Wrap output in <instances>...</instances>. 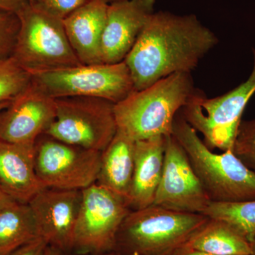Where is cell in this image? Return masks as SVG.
<instances>
[{
  "instance_id": "3957f363",
  "label": "cell",
  "mask_w": 255,
  "mask_h": 255,
  "mask_svg": "<svg viewBox=\"0 0 255 255\" xmlns=\"http://www.w3.org/2000/svg\"><path fill=\"white\" fill-rule=\"evenodd\" d=\"M208 221L203 214L155 205L131 210L119 228L113 252L117 255H169L184 246Z\"/></svg>"
},
{
  "instance_id": "4316f807",
  "label": "cell",
  "mask_w": 255,
  "mask_h": 255,
  "mask_svg": "<svg viewBox=\"0 0 255 255\" xmlns=\"http://www.w3.org/2000/svg\"><path fill=\"white\" fill-rule=\"evenodd\" d=\"M28 0H0V9L18 14L29 6Z\"/></svg>"
},
{
  "instance_id": "cb8c5ba5",
  "label": "cell",
  "mask_w": 255,
  "mask_h": 255,
  "mask_svg": "<svg viewBox=\"0 0 255 255\" xmlns=\"http://www.w3.org/2000/svg\"><path fill=\"white\" fill-rule=\"evenodd\" d=\"M19 28L17 14L0 9V60L12 56Z\"/></svg>"
},
{
  "instance_id": "7a4b0ae2",
  "label": "cell",
  "mask_w": 255,
  "mask_h": 255,
  "mask_svg": "<svg viewBox=\"0 0 255 255\" xmlns=\"http://www.w3.org/2000/svg\"><path fill=\"white\" fill-rule=\"evenodd\" d=\"M196 89L189 73L173 74L114 105L117 130L134 141L172 135L174 119Z\"/></svg>"
},
{
  "instance_id": "d6a6232c",
  "label": "cell",
  "mask_w": 255,
  "mask_h": 255,
  "mask_svg": "<svg viewBox=\"0 0 255 255\" xmlns=\"http://www.w3.org/2000/svg\"><path fill=\"white\" fill-rule=\"evenodd\" d=\"M251 244V250H252V255H255V239L254 241L252 242Z\"/></svg>"
},
{
  "instance_id": "52a82bcc",
  "label": "cell",
  "mask_w": 255,
  "mask_h": 255,
  "mask_svg": "<svg viewBox=\"0 0 255 255\" xmlns=\"http://www.w3.org/2000/svg\"><path fill=\"white\" fill-rule=\"evenodd\" d=\"M32 82L51 98L97 97L114 104L134 90L125 62L80 65L32 75Z\"/></svg>"
},
{
  "instance_id": "ac0fdd59",
  "label": "cell",
  "mask_w": 255,
  "mask_h": 255,
  "mask_svg": "<svg viewBox=\"0 0 255 255\" xmlns=\"http://www.w3.org/2000/svg\"><path fill=\"white\" fill-rule=\"evenodd\" d=\"M135 142L117 130L110 143L101 154L97 184L128 200L134 168Z\"/></svg>"
},
{
  "instance_id": "ffe728a7",
  "label": "cell",
  "mask_w": 255,
  "mask_h": 255,
  "mask_svg": "<svg viewBox=\"0 0 255 255\" xmlns=\"http://www.w3.org/2000/svg\"><path fill=\"white\" fill-rule=\"evenodd\" d=\"M39 237L28 204L14 202L0 211V255H9Z\"/></svg>"
},
{
  "instance_id": "e0dca14e",
  "label": "cell",
  "mask_w": 255,
  "mask_h": 255,
  "mask_svg": "<svg viewBox=\"0 0 255 255\" xmlns=\"http://www.w3.org/2000/svg\"><path fill=\"white\" fill-rule=\"evenodd\" d=\"M167 136L137 140L134 146V168L128 206L130 210L153 204L162 177Z\"/></svg>"
},
{
  "instance_id": "277c9868",
  "label": "cell",
  "mask_w": 255,
  "mask_h": 255,
  "mask_svg": "<svg viewBox=\"0 0 255 255\" xmlns=\"http://www.w3.org/2000/svg\"><path fill=\"white\" fill-rule=\"evenodd\" d=\"M172 135L185 151L211 201L255 200V173L232 150L221 154L213 152L179 112L174 119Z\"/></svg>"
},
{
  "instance_id": "6da1fadb",
  "label": "cell",
  "mask_w": 255,
  "mask_h": 255,
  "mask_svg": "<svg viewBox=\"0 0 255 255\" xmlns=\"http://www.w3.org/2000/svg\"><path fill=\"white\" fill-rule=\"evenodd\" d=\"M218 43L214 32L196 15L155 11L124 60L134 90L173 74L191 73Z\"/></svg>"
},
{
  "instance_id": "9c48e42d",
  "label": "cell",
  "mask_w": 255,
  "mask_h": 255,
  "mask_svg": "<svg viewBox=\"0 0 255 255\" xmlns=\"http://www.w3.org/2000/svg\"><path fill=\"white\" fill-rule=\"evenodd\" d=\"M130 211L124 199L97 183L82 190L72 252L96 255L113 252L119 228Z\"/></svg>"
},
{
  "instance_id": "44dd1931",
  "label": "cell",
  "mask_w": 255,
  "mask_h": 255,
  "mask_svg": "<svg viewBox=\"0 0 255 255\" xmlns=\"http://www.w3.org/2000/svg\"><path fill=\"white\" fill-rule=\"evenodd\" d=\"M201 214L226 223L249 243L255 239V199L235 202L210 201Z\"/></svg>"
},
{
  "instance_id": "603a6c76",
  "label": "cell",
  "mask_w": 255,
  "mask_h": 255,
  "mask_svg": "<svg viewBox=\"0 0 255 255\" xmlns=\"http://www.w3.org/2000/svg\"><path fill=\"white\" fill-rule=\"evenodd\" d=\"M232 150L235 155L255 173V118L242 120Z\"/></svg>"
},
{
  "instance_id": "30bf717a",
  "label": "cell",
  "mask_w": 255,
  "mask_h": 255,
  "mask_svg": "<svg viewBox=\"0 0 255 255\" xmlns=\"http://www.w3.org/2000/svg\"><path fill=\"white\" fill-rule=\"evenodd\" d=\"M101 154L43 134L34 146L37 177L44 187L83 190L97 182Z\"/></svg>"
},
{
  "instance_id": "9a60e30c",
  "label": "cell",
  "mask_w": 255,
  "mask_h": 255,
  "mask_svg": "<svg viewBox=\"0 0 255 255\" xmlns=\"http://www.w3.org/2000/svg\"><path fill=\"white\" fill-rule=\"evenodd\" d=\"M34 146L0 140V188L21 204L44 188L35 169Z\"/></svg>"
},
{
  "instance_id": "8992f818",
  "label": "cell",
  "mask_w": 255,
  "mask_h": 255,
  "mask_svg": "<svg viewBox=\"0 0 255 255\" xmlns=\"http://www.w3.org/2000/svg\"><path fill=\"white\" fill-rule=\"evenodd\" d=\"M249 78L236 88L214 98L196 90L179 114L196 132L204 137L211 150H232L242 116L255 93V49Z\"/></svg>"
},
{
  "instance_id": "484cf974",
  "label": "cell",
  "mask_w": 255,
  "mask_h": 255,
  "mask_svg": "<svg viewBox=\"0 0 255 255\" xmlns=\"http://www.w3.org/2000/svg\"><path fill=\"white\" fill-rule=\"evenodd\" d=\"M48 246L46 240L39 237L20 247L9 255H44Z\"/></svg>"
},
{
  "instance_id": "2e32d148",
  "label": "cell",
  "mask_w": 255,
  "mask_h": 255,
  "mask_svg": "<svg viewBox=\"0 0 255 255\" xmlns=\"http://www.w3.org/2000/svg\"><path fill=\"white\" fill-rule=\"evenodd\" d=\"M109 3L90 0L63 20L72 48L82 65L102 63L101 43Z\"/></svg>"
},
{
  "instance_id": "d590c367",
  "label": "cell",
  "mask_w": 255,
  "mask_h": 255,
  "mask_svg": "<svg viewBox=\"0 0 255 255\" xmlns=\"http://www.w3.org/2000/svg\"><path fill=\"white\" fill-rule=\"evenodd\" d=\"M130 255H140L137 253H132V254H130Z\"/></svg>"
},
{
  "instance_id": "1f68e13d",
  "label": "cell",
  "mask_w": 255,
  "mask_h": 255,
  "mask_svg": "<svg viewBox=\"0 0 255 255\" xmlns=\"http://www.w3.org/2000/svg\"><path fill=\"white\" fill-rule=\"evenodd\" d=\"M10 102H4V103L0 104V112H1V111L4 110L6 107H7L8 105H9Z\"/></svg>"
},
{
  "instance_id": "d4e9b609",
  "label": "cell",
  "mask_w": 255,
  "mask_h": 255,
  "mask_svg": "<svg viewBox=\"0 0 255 255\" xmlns=\"http://www.w3.org/2000/svg\"><path fill=\"white\" fill-rule=\"evenodd\" d=\"M90 0H46L41 4L32 6L50 16L63 20Z\"/></svg>"
},
{
  "instance_id": "7c38bea8",
  "label": "cell",
  "mask_w": 255,
  "mask_h": 255,
  "mask_svg": "<svg viewBox=\"0 0 255 255\" xmlns=\"http://www.w3.org/2000/svg\"><path fill=\"white\" fill-rule=\"evenodd\" d=\"M81 201L82 191L44 187L28 203L40 236L65 254L73 251Z\"/></svg>"
},
{
  "instance_id": "8fae6325",
  "label": "cell",
  "mask_w": 255,
  "mask_h": 255,
  "mask_svg": "<svg viewBox=\"0 0 255 255\" xmlns=\"http://www.w3.org/2000/svg\"><path fill=\"white\" fill-rule=\"evenodd\" d=\"M210 201L185 151L173 135L167 136L163 170L152 205L201 214Z\"/></svg>"
},
{
  "instance_id": "ba28073f",
  "label": "cell",
  "mask_w": 255,
  "mask_h": 255,
  "mask_svg": "<svg viewBox=\"0 0 255 255\" xmlns=\"http://www.w3.org/2000/svg\"><path fill=\"white\" fill-rule=\"evenodd\" d=\"M54 122L45 132L70 145L102 152L117 131L114 105L97 97L56 99Z\"/></svg>"
},
{
  "instance_id": "836d02e7",
  "label": "cell",
  "mask_w": 255,
  "mask_h": 255,
  "mask_svg": "<svg viewBox=\"0 0 255 255\" xmlns=\"http://www.w3.org/2000/svg\"><path fill=\"white\" fill-rule=\"evenodd\" d=\"M107 3L114 2V1H122V0H105Z\"/></svg>"
},
{
  "instance_id": "5b68a950",
  "label": "cell",
  "mask_w": 255,
  "mask_h": 255,
  "mask_svg": "<svg viewBox=\"0 0 255 255\" xmlns=\"http://www.w3.org/2000/svg\"><path fill=\"white\" fill-rule=\"evenodd\" d=\"M20 28L12 58L31 75L82 65L63 20L28 6L17 14Z\"/></svg>"
},
{
  "instance_id": "e575fe53",
  "label": "cell",
  "mask_w": 255,
  "mask_h": 255,
  "mask_svg": "<svg viewBox=\"0 0 255 255\" xmlns=\"http://www.w3.org/2000/svg\"><path fill=\"white\" fill-rule=\"evenodd\" d=\"M117 255L114 254V253H105V254H102V255Z\"/></svg>"
},
{
  "instance_id": "f546056e",
  "label": "cell",
  "mask_w": 255,
  "mask_h": 255,
  "mask_svg": "<svg viewBox=\"0 0 255 255\" xmlns=\"http://www.w3.org/2000/svg\"><path fill=\"white\" fill-rule=\"evenodd\" d=\"M44 255H66V254L55 247L48 246Z\"/></svg>"
},
{
  "instance_id": "d6986e66",
  "label": "cell",
  "mask_w": 255,
  "mask_h": 255,
  "mask_svg": "<svg viewBox=\"0 0 255 255\" xmlns=\"http://www.w3.org/2000/svg\"><path fill=\"white\" fill-rule=\"evenodd\" d=\"M183 247L216 255H252L251 243L226 223L214 219H209Z\"/></svg>"
},
{
  "instance_id": "f1b7e54d",
  "label": "cell",
  "mask_w": 255,
  "mask_h": 255,
  "mask_svg": "<svg viewBox=\"0 0 255 255\" xmlns=\"http://www.w3.org/2000/svg\"><path fill=\"white\" fill-rule=\"evenodd\" d=\"M16 202L11 199L2 189L0 188V211H1L4 208L11 205L13 203Z\"/></svg>"
},
{
  "instance_id": "4dcf8cb0",
  "label": "cell",
  "mask_w": 255,
  "mask_h": 255,
  "mask_svg": "<svg viewBox=\"0 0 255 255\" xmlns=\"http://www.w3.org/2000/svg\"><path fill=\"white\" fill-rule=\"evenodd\" d=\"M28 1H29V4L31 6H36V5L41 4L46 0H28Z\"/></svg>"
},
{
  "instance_id": "83f0119b",
  "label": "cell",
  "mask_w": 255,
  "mask_h": 255,
  "mask_svg": "<svg viewBox=\"0 0 255 255\" xmlns=\"http://www.w3.org/2000/svg\"><path fill=\"white\" fill-rule=\"evenodd\" d=\"M169 255H216L212 254H208V253H201V252L193 251V250L189 249V248H182L176 250L173 253H171Z\"/></svg>"
},
{
  "instance_id": "4fadbf2b",
  "label": "cell",
  "mask_w": 255,
  "mask_h": 255,
  "mask_svg": "<svg viewBox=\"0 0 255 255\" xmlns=\"http://www.w3.org/2000/svg\"><path fill=\"white\" fill-rule=\"evenodd\" d=\"M55 99L31 81L29 87L0 112V140L34 145L54 122Z\"/></svg>"
},
{
  "instance_id": "5bb4252c",
  "label": "cell",
  "mask_w": 255,
  "mask_h": 255,
  "mask_svg": "<svg viewBox=\"0 0 255 255\" xmlns=\"http://www.w3.org/2000/svg\"><path fill=\"white\" fill-rule=\"evenodd\" d=\"M155 0H122L109 3L102 43V63L124 61L149 18Z\"/></svg>"
},
{
  "instance_id": "7402d4cb",
  "label": "cell",
  "mask_w": 255,
  "mask_h": 255,
  "mask_svg": "<svg viewBox=\"0 0 255 255\" xmlns=\"http://www.w3.org/2000/svg\"><path fill=\"white\" fill-rule=\"evenodd\" d=\"M32 75L12 57L0 60V104L11 102L31 85Z\"/></svg>"
}]
</instances>
